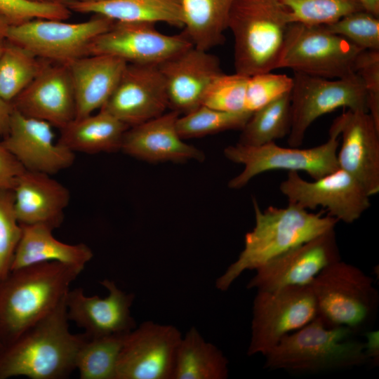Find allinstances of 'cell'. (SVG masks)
<instances>
[{
	"mask_svg": "<svg viewBox=\"0 0 379 379\" xmlns=\"http://www.w3.org/2000/svg\"><path fill=\"white\" fill-rule=\"evenodd\" d=\"M362 51L324 25L293 22L288 28L277 69L290 68L326 79L345 78L356 74L354 62Z\"/></svg>",
	"mask_w": 379,
	"mask_h": 379,
	"instance_id": "52a82bcc",
	"label": "cell"
},
{
	"mask_svg": "<svg viewBox=\"0 0 379 379\" xmlns=\"http://www.w3.org/2000/svg\"><path fill=\"white\" fill-rule=\"evenodd\" d=\"M255 225L246 234L244 248L237 259L216 280L225 291L246 270H256L277 256L335 228L338 220L322 213H313L288 202L285 208L269 206L265 211L253 199Z\"/></svg>",
	"mask_w": 379,
	"mask_h": 379,
	"instance_id": "3957f363",
	"label": "cell"
},
{
	"mask_svg": "<svg viewBox=\"0 0 379 379\" xmlns=\"http://www.w3.org/2000/svg\"><path fill=\"white\" fill-rule=\"evenodd\" d=\"M293 22L326 25L353 12L364 10L358 0H279Z\"/></svg>",
	"mask_w": 379,
	"mask_h": 379,
	"instance_id": "836d02e7",
	"label": "cell"
},
{
	"mask_svg": "<svg viewBox=\"0 0 379 379\" xmlns=\"http://www.w3.org/2000/svg\"><path fill=\"white\" fill-rule=\"evenodd\" d=\"M77 1H99V0H74Z\"/></svg>",
	"mask_w": 379,
	"mask_h": 379,
	"instance_id": "c3c4849f",
	"label": "cell"
},
{
	"mask_svg": "<svg viewBox=\"0 0 379 379\" xmlns=\"http://www.w3.org/2000/svg\"><path fill=\"white\" fill-rule=\"evenodd\" d=\"M13 201V190H0V284L11 273L22 234V226L16 218Z\"/></svg>",
	"mask_w": 379,
	"mask_h": 379,
	"instance_id": "8d00e7d4",
	"label": "cell"
},
{
	"mask_svg": "<svg viewBox=\"0 0 379 379\" xmlns=\"http://www.w3.org/2000/svg\"><path fill=\"white\" fill-rule=\"evenodd\" d=\"M154 25L114 21L91 43L88 55H111L128 64L159 65L193 45L184 32L163 34Z\"/></svg>",
	"mask_w": 379,
	"mask_h": 379,
	"instance_id": "5bb4252c",
	"label": "cell"
},
{
	"mask_svg": "<svg viewBox=\"0 0 379 379\" xmlns=\"http://www.w3.org/2000/svg\"><path fill=\"white\" fill-rule=\"evenodd\" d=\"M367 12L379 16V0H358Z\"/></svg>",
	"mask_w": 379,
	"mask_h": 379,
	"instance_id": "ee69618b",
	"label": "cell"
},
{
	"mask_svg": "<svg viewBox=\"0 0 379 379\" xmlns=\"http://www.w3.org/2000/svg\"><path fill=\"white\" fill-rule=\"evenodd\" d=\"M22 234L17 246L11 271L46 262H59L84 267L93 258L86 244H69L54 237V229L43 224L21 225Z\"/></svg>",
	"mask_w": 379,
	"mask_h": 379,
	"instance_id": "d4e9b609",
	"label": "cell"
},
{
	"mask_svg": "<svg viewBox=\"0 0 379 379\" xmlns=\"http://www.w3.org/2000/svg\"><path fill=\"white\" fill-rule=\"evenodd\" d=\"M158 66L165 81L169 107L183 114L201 105L210 84L223 73L216 55L194 45Z\"/></svg>",
	"mask_w": 379,
	"mask_h": 379,
	"instance_id": "44dd1931",
	"label": "cell"
},
{
	"mask_svg": "<svg viewBox=\"0 0 379 379\" xmlns=\"http://www.w3.org/2000/svg\"><path fill=\"white\" fill-rule=\"evenodd\" d=\"M291 127V93L252 113L241 129L239 144L259 146L288 135Z\"/></svg>",
	"mask_w": 379,
	"mask_h": 379,
	"instance_id": "f546056e",
	"label": "cell"
},
{
	"mask_svg": "<svg viewBox=\"0 0 379 379\" xmlns=\"http://www.w3.org/2000/svg\"><path fill=\"white\" fill-rule=\"evenodd\" d=\"M180 115L178 112L171 110L129 127L120 150L149 162L202 161L205 159L204 152L185 143L178 132L176 123Z\"/></svg>",
	"mask_w": 379,
	"mask_h": 379,
	"instance_id": "7402d4cb",
	"label": "cell"
},
{
	"mask_svg": "<svg viewBox=\"0 0 379 379\" xmlns=\"http://www.w3.org/2000/svg\"><path fill=\"white\" fill-rule=\"evenodd\" d=\"M114 22L112 19L96 14L88 20L73 23L38 18L9 26L5 40L39 58L68 65L88 55L91 43Z\"/></svg>",
	"mask_w": 379,
	"mask_h": 379,
	"instance_id": "9c48e42d",
	"label": "cell"
},
{
	"mask_svg": "<svg viewBox=\"0 0 379 379\" xmlns=\"http://www.w3.org/2000/svg\"><path fill=\"white\" fill-rule=\"evenodd\" d=\"M168 107L166 86L159 66L127 63L100 109L131 127L161 115Z\"/></svg>",
	"mask_w": 379,
	"mask_h": 379,
	"instance_id": "2e32d148",
	"label": "cell"
},
{
	"mask_svg": "<svg viewBox=\"0 0 379 379\" xmlns=\"http://www.w3.org/2000/svg\"><path fill=\"white\" fill-rule=\"evenodd\" d=\"M65 298L6 345L0 354V379H62L76 369L79 350L89 337L70 332Z\"/></svg>",
	"mask_w": 379,
	"mask_h": 379,
	"instance_id": "7a4b0ae2",
	"label": "cell"
},
{
	"mask_svg": "<svg viewBox=\"0 0 379 379\" xmlns=\"http://www.w3.org/2000/svg\"><path fill=\"white\" fill-rule=\"evenodd\" d=\"M4 41H0V55L3 51L4 47Z\"/></svg>",
	"mask_w": 379,
	"mask_h": 379,
	"instance_id": "7dc6e473",
	"label": "cell"
},
{
	"mask_svg": "<svg viewBox=\"0 0 379 379\" xmlns=\"http://www.w3.org/2000/svg\"><path fill=\"white\" fill-rule=\"evenodd\" d=\"M128 333L88 338L77 358L76 369L79 378L115 379L118 358Z\"/></svg>",
	"mask_w": 379,
	"mask_h": 379,
	"instance_id": "1f68e13d",
	"label": "cell"
},
{
	"mask_svg": "<svg viewBox=\"0 0 379 379\" xmlns=\"http://www.w3.org/2000/svg\"><path fill=\"white\" fill-rule=\"evenodd\" d=\"M25 169L0 141V190H13Z\"/></svg>",
	"mask_w": 379,
	"mask_h": 379,
	"instance_id": "60d3db41",
	"label": "cell"
},
{
	"mask_svg": "<svg viewBox=\"0 0 379 379\" xmlns=\"http://www.w3.org/2000/svg\"><path fill=\"white\" fill-rule=\"evenodd\" d=\"M181 338L173 326L142 323L124 339L115 379H173Z\"/></svg>",
	"mask_w": 379,
	"mask_h": 379,
	"instance_id": "4fadbf2b",
	"label": "cell"
},
{
	"mask_svg": "<svg viewBox=\"0 0 379 379\" xmlns=\"http://www.w3.org/2000/svg\"><path fill=\"white\" fill-rule=\"evenodd\" d=\"M9 25L3 16L0 15V41H4Z\"/></svg>",
	"mask_w": 379,
	"mask_h": 379,
	"instance_id": "f6af8a7d",
	"label": "cell"
},
{
	"mask_svg": "<svg viewBox=\"0 0 379 379\" xmlns=\"http://www.w3.org/2000/svg\"><path fill=\"white\" fill-rule=\"evenodd\" d=\"M83 270L53 261L11 272L0 284V341L11 344L51 313Z\"/></svg>",
	"mask_w": 379,
	"mask_h": 379,
	"instance_id": "6da1fadb",
	"label": "cell"
},
{
	"mask_svg": "<svg viewBox=\"0 0 379 379\" xmlns=\"http://www.w3.org/2000/svg\"><path fill=\"white\" fill-rule=\"evenodd\" d=\"M340 260L333 228L258 267L246 287L257 291H272L310 284L323 269Z\"/></svg>",
	"mask_w": 379,
	"mask_h": 379,
	"instance_id": "9a60e30c",
	"label": "cell"
},
{
	"mask_svg": "<svg viewBox=\"0 0 379 379\" xmlns=\"http://www.w3.org/2000/svg\"><path fill=\"white\" fill-rule=\"evenodd\" d=\"M291 23L279 0H233L227 29L234 37L236 73L250 77L277 69Z\"/></svg>",
	"mask_w": 379,
	"mask_h": 379,
	"instance_id": "5b68a950",
	"label": "cell"
},
{
	"mask_svg": "<svg viewBox=\"0 0 379 379\" xmlns=\"http://www.w3.org/2000/svg\"><path fill=\"white\" fill-rule=\"evenodd\" d=\"M345 326L328 328L314 318L284 335L265 355V368L317 373L350 368L368 363L364 343Z\"/></svg>",
	"mask_w": 379,
	"mask_h": 379,
	"instance_id": "277c9868",
	"label": "cell"
},
{
	"mask_svg": "<svg viewBox=\"0 0 379 379\" xmlns=\"http://www.w3.org/2000/svg\"><path fill=\"white\" fill-rule=\"evenodd\" d=\"M228 360L192 326L182 337L176 353L173 379H225Z\"/></svg>",
	"mask_w": 379,
	"mask_h": 379,
	"instance_id": "83f0119b",
	"label": "cell"
},
{
	"mask_svg": "<svg viewBox=\"0 0 379 379\" xmlns=\"http://www.w3.org/2000/svg\"><path fill=\"white\" fill-rule=\"evenodd\" d=\"M365 335L366 340L364 343L368 361L373 362L376 364V361L378 363L379 359L378 331H367Z\"/></svg>",
	"mask_w": 379,
	"mask_h": 379,
	"instance_id": "b9f144b4",
	"label": "cell"
},
{
	"mask_svg": "<svg viewBox=\"0 0 379 379\" xmlns=\"http://www.w3.org/2000/svg\"><path fill=\"white\" fill-rule=\"evenodd\" d=\"M13 192L14 211L20 225L43 224L55 230L62 222L70 193L51 175L25 170Z\"/></svg>",
	"mask_w": 379,
	"mask_h": 379,
	"instance_id": "603a6c76",
	"label": "cell"
},
{
	"mask_svg": "<svg viewBox=\"0 0 379 379\" xmlns=\"http://www.w3.org/2000/svg\"><path fill=\"white\" fill-rule=\"evenodd\" d=\"M361 50L379 51L378 17L365 10L351 13L331 24L324 25Z\"/></svg>",
	"mask_w": 379,
	"mask_h": 379,
	"instance_id": "d590c367",
	"label": "cell"
},
{
	"mask_svg": "<svg viewBox=\"0 0 379 379\" xmlns=\"http://www.w3.org/2000/svg\"><path fill=\"white\" fill-rule=\"evenodd\" d=\"M339 136L338 129L332 124L328 140L312 148H286L274 142L259 146L239 143L230 145L224 149L225 157L232 162L243 164L244 168L230 180L228 186L241 188L255 176L272 170L302 171L314 180L331 173L339 168Z\"/></svg>",
	"mask_w": 379,
	"mask_h": 379,
	"instance_id": "ba28073f",
	"label": "cell"
},
{
	"mask_svg": "<svg viewBox=\"0 0 379 379\" xmlns=\"http://www.w3.org/2000/svg\"><path fill=\"white\" fill-rule=\"evenodd\" d=\"M13 107L0 96V141L8 132Z\"/></svg>",
	"mask_w": 379,
	"mask_h": 379,
	"instance_id": "7bdbcfd3",
	"label": "cell"
},
{
	"mask_svg": "<svg viewBox=\"0 0 379 379\" xmlns=\"http://www.w3.org/2000/svg\"><path fill=\"white\" fill-rule=\"evenodd\" d=\"M45 61L5 40L0 55V96L12 102L37 75Z\"/></svg>",
	"mask_w": 379,
	"mask_h": 379,
	"instance_id": "4dcf8cb0",
	"label": "cell"
},
{
	"mask_svg": "<svg viewBox=\"0 0 379 379\" xmlns=\"http://www.w3.org/2000/svg\"><path fill=\"white\" fill-rule=\"evenodd\" d=\"M316 317V301L310 284L257 291L247 354L265 356L284 335L302 328Z\"/></svg>",
	"mask_w": 379,
	"mask_h": 379,
	"instance_id": "8fae6325",
	"label": "cell"
},
{
	"mask_svg": "<svg viewBox=\"0 0 379 379\" xmlns=\"http://www.w3.org/2000/svg\"><path fill=\"white\" fill-rule=\"evenodd\" d=\"M128 126L108 112L74 119L60 130L58 142L73 152L96 154L121 149Z\"/></svg>",
	"mask_w": 379,
	"mask_h": 379,
	"instance_id": "4316f807",
	"label": "cell"
},
{
	"mask_svg": "<svg viewBox=\"0 0 379 379\" xmlns=\"http://www.w3.org/2000/svg\"><path fill=\"white\" fill-rule=\"evenodd\" d=\"M22 114L59 129L75 119L72 81L66 64L46 60L31 83L12 101Z\"/></svg>",
	"mask_w": 379,
	"mask_h": 379,
	"instance_id": "ac0fdd59",
	"label": "cell"
},
{
	"mask_svg": "<svg viewBox=\"0 0 379 379\" xmlns=\"http://www.w3.org/2000/svg\"><path fill=\"white\" fill-rule=\"evenodd\" d=\"M127 63L107 55H88L69 64L76 105L75 119L100 109L115 89Z\"/></svg>",
	"mask_w": 379,
	"mask_h": 379,
	"instance_id": "cb8c5ba5",
	"label": "cell"
},
{
	"mask_svg": "<svg viewBox=\"0 0 379 379\" xmlns=\"http://www.w3.org/2000/svg\"><path fill=\"white\" fill-rule=\"evenodd\" d=\"M310 286L316 317L326 327L345 326L357 333L370 325L376 314L378 293L373 279L341 260L323 269Z\"/></svg>",
	"mask_w": 379,
	"mask_h": 379,
	"instance_id": "8992f818",
	"label": "cell"
},
{
	"mask_svg": "<svg viewBox=\"0 0 379 379\" xmlns=\"http://www.w3.org/2000/svg\"><path fill=\"white\" fill-rule=\"evenodd\" d=\"M354 70L364 84L368 112L379 128V51H361Z\"/></svg>",
	"mask_w": 379,
	"mask_h": 379,
	"instance_id": "ab89813d",
	"label": "cell"
},
{
	"mask_svg": "<svg viewBox=\"0 0 379 379\" xmlns=\"http://www.w3.org/2000/svg\"><path fill=\"white\" fill-rule=\"evenodd\" d=\"M100 284L108 292L105 298L86 295L82 288L69 289L65 298L69 320L89 338L130 332L136 327L131 313L134 294L123 291L107 279Z\"/></svg>",
	"mask_w": 379,
	"mask_h": 379,
	"instance_id": "ffe728a7",
	"label": "cell"
},
{
	"mask_svg": "<svg viewBox=\"0 0 379 379\" xmlns=\"http://www.w3.org/2000/svg\"><path fill=\"white\" fill-rule=\"evenodd\" d=\"M52 128L50 124L13 108L8 132L1 143L25 170L52 175L69 168L75 160L74 152L55 141Z\"/></svg>",
	"mask_w": 379,
	"mask_h": 379,
	"instance_id": "e0dca14e",
	"label": "cell"
},
{
	"mask_svg": "<svg viewBox=\"0 0 379 379\" xmlns=\"http://www.w3.org/2000/svg\"><path fill=\"white\" fill-rule=\"evenodd\" d=\"M291 91V127L288 143L298 147L310 125L319 117L339 107L368 112L366 95L357 74L330 80L294 72Z\"/></svg>",
	"mask_w": 379,
	"mask_h": 379,
	"instance_id": "30bf717a",
	"label": "cell"
},
{
	"mask_svg": "<svg viewBox=\"0 0 379 379\" xmlns=\"http://www.w3.org/2000/svg\"><path fill=\"white\" fill-rule=\"evenodd\" d=\"M280 192L305 209L321 206L328 215L351 224L358 220L371 206L370 196L361 185L341 168L314 181H307L297 171H288L279 185Z\"/></svg>",
	"mask_w": 379,
	"mask_h": 379,
	"instance_id": "7c38bea8",
	"label": "cell"
},
{
	"mask_svg": "<svg viewBox=\"0 0 379 379\" xmlns=\"http://www.w3.org/2000/svg\"><path fill=\"white\" fill-rule=\"evenodd\" d=\"M251 112H230L201 105L194 110L179 116L176 126L184 140L199 138L219 132L242 129Z\"/></svg>",
	"mask_w": 379,
	"mask_h": 379,
	"instance_id": "d6a6232c",
	"label": "cell"
},
{
	"mask_svg": "<svg viewBox=\"0 0 379 379\" xmlns=\"http://www.w3.org/2000/svg\"><path fill=\"white\" fill-rule=\"evenodd\" d=\"M29 2L43 4H65L67 0H24Z\"/></svg>",
	"mask_w": 379,
	"mask_h": 379,
	"instance_id": "bcb514c9",
	"label": "cell"
},
{
	"mask_svg": "<svg viewBox=\"0 0 379 379\" xmlns=\"http://www.w3.org/2000/svg\"><path fill=\"white\" fill-rule=\"evenodd\" d=\"M248 79V76L236 72L220 74L207 88L201 105L230 112H247L245 102Z\"/></svg>",
	"mask_w": 379,
	"mask_h": 379,
	"instance_id": "e575fe53",
	"label": "cell"
},
{
	"mask_svg": "<svg viewBox=\"0 0 379 379\" xmlns=\"http://www.w3.org/2000/svg\"><path fill=\"white\" fill-rule=\"evenodd\" d=\"M233 0H181L184 33L192 44L209 51L222 44Z\"/></svg>",
	"mask_w": 379,
	"mask_h": 379,
	"instance_id": "f1b7e54d",
	"label": "cell"
},
{
	"mask_svg": "<svg viewBox=\"0 0 379 379\" xmlns=\"http://www.w3.org/2000/svg\"><path fill=\"white\" fill-rule=\"evenodd\" d=\"M65 4L72 12L101 15L114 21L184 25L181 0H67Z\"/></svg>",
	"mask_w": 379,
	"mask_h": 379,
	"instance_id": "484cf974",
	"label": "cell"
},
{
	"mask_svg": "<svg viewBox=\"0 0 379 379\" xmlns=\"http://www.w3.org/2000/svg\"><path fill=\"white\" fill-rule=\"evenodd\" d=\"M72 11L65 4H43L24 0H0V15L9 26L38 19L66 20Z\"/></svg>",
	"mask_w": 379,
	"mask_h": 379,
	"instance_id": "f35d334b",
	"label": "cell"
},
{
	"mask_svg": "<svg viewBox=\"0 0 379 379\" xmlns=\"http://www.w3.org/2000/svg\"><path fill=\"white\" fill-rule=\"evenodd\" d=\"M342 136L339 168L352 175L371 197L379 192V128L368 112L351 110L334 119Z\"/></svg>",
	"mask_w": 379,
	"mask_h": 379,
	"instance_id": "d6986e66",
	"label": "cell"
},
{
	"mask_svg": "<svg viewBox=\"0 0 379 379\" xmlns=\"http://www.w3.org/2000/svg\"><path fill=\"white\" fill-rule=\"evenodd\" d=\"M293 77L271 72L248 77L246 93V111L254 112L279 97L291 93Z\"/></svg>",
	"mask_w": 379,
	"mask_h": 379,
	"instance_id": "74e56055",
	"label": "cell"
}]
</instances>
